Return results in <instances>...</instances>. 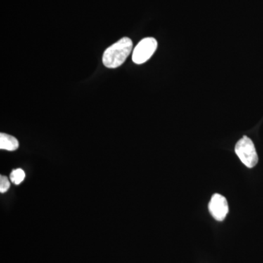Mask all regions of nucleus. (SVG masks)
I'll use <instances>...</instances> for the list:
<instances>
[{
	"instance_id": "1",
	"label": "nucleus",
	"mask_w": 263,
	"mask_h": 263,
	"mask_svg": "<svg viewBox=\"0 0 263 263\" xmlns=\"http://www.w3.org/2000/svg\"><path fill=\"white\" fill-rule=\"evenodd\" d=\"M133 46V41L129 37H123L119 40L104 52V65L108 68L120 67L130 54Z\"/></svg>"
},
{
	"instance_id": "2",
	"label": "nucleus",
	"mask_w": 263,
	"mask_h": 263,
	"mask_svg": "<svg viewBox=\"0 0 263 263\" xmlns=\"http://www.w3.org/2000/svg\"><path fill=\"white\" fill-rule=\"evenodd\" d=\"M235 152L239 157L242 163L249 168H252L258 162V156L252 140L247 136H243L237 142Z\"/></svg>"
},
{
	"instance_id": "3",
	"label": "nucleus",
	"mask_w": 263,
	"mask_h": 263,
	"mask_svg": "<svg viewBox=\"0 0 263 263\" xmlns=\"http://www.w3.org/2000/svg\"><path fill=\"white\" fill-rule=\"evenodd\" d=\"M157 41L153 37H146L140 41L133 53V61L138 65L145 63L155 53Z\"/></svg>"
},
{
	"instance_id": "4",
	"label": "nucleus",
	"mask_w": 263,
	"mask_h": 263,
	"mask_svg": "<svg viewBox=\"0 0 263 263\" xmlns=\"http://www.w3.org/2000/svg\"><path fill=\"white\" fill-rule=\"evenodd\" d=\"M209 212L216 221H221L229 212L227 199L219 194H214L209 204Z\"/></svg>"
},
{
	"instance_id": "5",
	"label": "nucleus",
	"mask_w": 263,
	"mask_h": 263,
	"mask_svg": "<svg viewBox=\"0 0 263 263\" xmlns=\"http://www.w3.org/2000/svg\"><path fill=\"white\" fill-rule=\"evenodd\" d=\"M18 140L15 137L5 134V133L0 134V148L1 149L13 152V151L16 150L18 148Z\"/></svg>"
},
{
	"instance_id": "6",
	"label": "nucleus",
	"mask_w": 263,
	"mask_h": 263,
	"mask_svg": "<svg viewBox=\"0 0 263 263\" xmlns=\"http://www.w3.org/2000/svg\"><path fill=\"white\" fill-rule=\"evenodd\" d=\"M25 173L22 169L14 170L13 172L10 174V181L15 184H20L22 181L25 179Z\"/></svg>"
},
{
	"instance_id": "7",
	"label": "nucleus",
	"mask_w": 263,
	"mask_h": 263,
	"mask_svg": "<svg viewBox=\"0 0 263 263\" xmlns=\"http://www.w3.org/2000/svg\"><path fill=\"white\" fill-rule=\"evenodd\" d=\"M10 183L8 178L5 176H0V193H5L9 190Z\"/></svg>"
}]
</instances>
